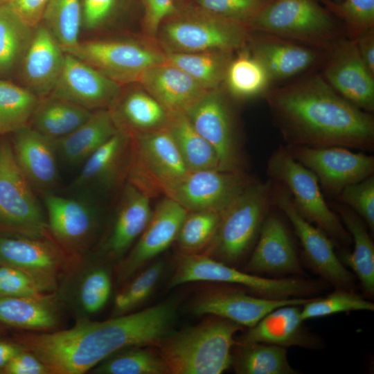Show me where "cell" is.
I'll return each instance as SVG.
<instances>
[{"label": "cell", "instance_id": "14", "mask_svg": "<svg viewBox=\"0 0 374 374\" xmlns=\"http://www.w3.org/2000/svg\"><path fill=\"white\" fill-rule=\"evenodd\" d=\"M287 151L311 170L328 193L337 195L346 186L373 175L374 157L344 147L287 145Z\"/></svg>", "mask_w": 374, "mask_h": 374}, {"label": "cell", "instance_id": "24", "mask_svg": "<svg viewBox=\"0 0 374 374\" xmlns=\"http://www.w3.org/2000/svg\"><path fill=\"white\" fill-rule=\"evenodd\" d=\"M131 136L123 130L98 148L82 164L72 188L78 190H107L127 179Z\"/></svg>", "mask_w": 374, "mask_h": 374}, {"label": "cell", "instance_id": "17", "mask_svg": "<svg viewBox=\"0 0 374 374\" xmlns=\"http://www.w3.org/2000/svg\"><path fill=\"white\" fill-rule=\"evenodd\" d=\"M48 231L69 251H80L91 240L98 226L96 207L85 198L52 192L43 194Z\"/></svg>", "mask_w": 374, "mask_h": 374}, {"label": "cell", "instance_id": "19", "mask_svg": "<svg viewBox=\"0 0 374 374\" xmlns=\"http://www.w3.org/2000/svg\"><path fill=\"white\" fill-rule=\"evenodd\" d=\"M311 298L271 299L248 294L241 289L219 287L199 296L192 305V311L198 315L211 314L222 317L249 328L278 307L303 305Z\"/></svg>", "mask_w": 374, "mask_h": 374}, {"label": "cell", "instance_id": "49", "mask_svg": "<svg viewBox=\"0 0 374 374\" xmlns=\"http://www.w3.org/2000/svg\"><path fill=\"white\" fill-rule=\"evenodd\" d=\"M324 3L359 35L373 28L374 0H341L339 2L324 0Z\"/></svg>", "mask_w": 374, "mask_h": 374}, {"label": "cell", "instance_id": "43", "mask_svg": "<svg viewBox=\"0 0 374 374\" xmlns=\"http://www.w3.org/2000/svg\"><path fill=\"white\" fill-rule=\"evenodd\" d=\"M223 211H188L176 240L184 253H196L211 242Z\"/></svg>", "mask_w": 374, "mask_h": 374}, {"label": "cell", "instance_id": "60", "mask_svg": "<svg viewBox=\"0 0 374 374\" xmlns=\"http://www.w3.org/2000/svg\"><path fill=\"white\" fill-rule=\"evenodd\" d=\"M329 1H334V2H339V1H341V0H329Z\"/></svg>", "mask_w": 374, "mask_h": 374}, {"label": "cell", "instance_id": "11", "mask_svg": "<svg viewBox=\"0 0 374 374\" xmlns=\"http://www.w3.org/2000/svg\"><path fill=\"white\" fill-rule=\"evenodd\" d=\"M278 184L280 188L274 186L272 201L291 223L301 242L306 262L336 289L353 291L355 276L337 256L332 240L299 213L287 190Z\"/></svg>", "mask_w": 374, "mask_h": 374}, {"label": "cell", "instance_id": "8", "mask_svg": "<svg viewBox=\"0 0 374 374\" xmlns=\"http://www.w3.org/2000/svg\"><path fill=\"white\" fill-rule=\"evenodd\" d=\"M130 136L126 180L150 197L163 194L188 171L167 127Z\"/></svg>", "mask_w": 374, "mask_h": 374}, {"label": "cell", "instance_id": "13", "mask_svg": "<svg viewBox=\"0 0 374 374\" xmlns=\"http://www.w3.org/2000/svg\"><path fill=\"white\" fill-rule=\"evenodd\" d=\"M252 182L243 172L188 171L163 194L188 211H223Z\"/></svg>", "mask_w": 374, "mask_h": 374}, {"label": "cell", "instance_id": "7", "mask_svg": "<svg viewBox=\"0 0 374 374\" xmlns=\"http://www.w3.org/2000/svg\"><path fill=\"white\" fill-rule=\"evenodd\" d=\"M46 215L18 167L8 136H0V233L46 238Z\"/></svg>", "mask_w": 374, "mask_h": 374}, {"label": "cell", "instance_id": "26", "mask_svg": "<svg viewBox=\"0 0 374 374\" xmlns=\"http://www.w3.org/2000/svg\"><path fill=\"white\" fill-rule=\"evenodd\" d=\"M301 306L287 305L273 310L248 328L236 341L264 343L285 348H320L321 339L303 326L304 321L301 318Z\"/></svg>", "mask_w": 374, "mask_h": 374}, {"label": "cell", "instance_id": "10", "mask_svg": "<svg viewBox=\"0 0 374 374\" xmlns=\"http://www.w3.org/2000/svg\"><path fill=\"white\" fill-rule=\"evenodd\" d=\"M249 25L265 33L315 44L331 39L336 30L332 16L316 0H272Z\"/></svg>", "mask_w": 374, "mask_h": 374}, {"label": "cell", "instance_id": "33", "mask_svg": "<svg viewBox=\"0 0 374 374\" xmlns=\"http://www.w3.org/2000/svg\"><path fill=\"white\" fill-rule=\"evenodd\" d=\"M91 113L76 104L48 96L40 99L29 127L55 141L80 126Z\"/></svg>", "mask_w": 374, "mask_h": 374}, {"label": "cell", "instance_id": "9", "mask_svg": "<svg viewBox=\"0 0 374 374\" xmlns=\"http://www.w3.org/2000/svg\"><path fill=\"white\" fill-rule=\"evenodd\" d=\"M162 23L160 36L168 52H231L243 47L246 25L208 14L199 8Z\"/></svg>", "mask_w": 374, "mask_h": 374}, {"label": "cell", "instance_id": "16", "mask_svg": "<svg viewBox=\"0 0 374 374\" xmlns=\"http://www.w3.org/2000/svg\"><path fill=\"white\" fill-rule=\"evenodd\" d=\"M67 250L46 238L0 233V265L18 269L52 290L67 261Z\"/></svg>", "mask_w": 374, "mask_h": 374}, {"label": "cell", "instance_id": "20", "mask_svg": "<svg viewBox=\"0 0 374 374\" xmlns=\"http://www.w3.org/2000/svg\"><path fill=\"white\" fill-rule=\"evenodd\" d=\"M187 212L176 201L165 196L152 211L136 244L121 263L118 279L127 280L175 241Z\"/></svg>", "mask_w": 374, "mask_h": 374}, {"label": "cell", "instance_id": "51", "mask_svg": "<svg viewBox=\"0 0 374 374\" xmlns=\"http://www.w3.org/2000/svg\"><path fill=\"white\" fill-rule=\"evenodd\" d=\"M121 0H82V24L88 29L99 28L115 14Z\"/></svg>", "mask_w": 374, "mask_h": 374}, {"label": "cell", "instance_id": "41", "mask_svg": "<svg viewBox=\"0 0 374 374\" xmlns=\"http://www.w3.org/2000/svg\"><path fill=\"white\" fill-rule=\"evenodd\" d=\"M96 374H168L170 373L158 350L132 346L109 356L91 370Z\"/></svg>", "mask_w": 374, "mask_h": 374}, {"label": "cell", "instance_id": "32", "mask_svg": "<svg viewBox=\"0 0 374 374\" xmlns=\"http://www.w3.org/2000/svg\"><path fill=\"white\" fill-rule=\"evenodd\" d=\"M251 53L264 66L271 80L294 76L310 67L317 60L312 50L277 39L259 42Z\"/></svg>", "mask_w": 374, "mask_h": 374}, {"label": "cell", "instance_id": "30", "mask_svg": "<svg viewBox=\"0 0 374 374\" xmlns=\"http://www.w3.org/2000/svg\"><path fill=\"white\" fill-rule=\"evenodd\" d=\"M120 130L130 135L167 127L170 114L148 92L134 90L109 107Z\"/></svg>", "mask_w": 374, "mask_h": 374}, {"label": "cell", "instance_id": "44", "mask_svg": "<svg viewBox=\"0 0 374 374\" xmlns=\"http://www.w3.org/2000/svg\"><path fill=\"white\" fill-rule=\"evenodd\" d=\"M373 310V303L353 290L336 289L324 297H312L301 306V318L305 321L337 313Z\"/></svg>", "mask_w": 374, "mask_h": 374}, {"label": "cell", "instance_id": "53", "mask_svg": "<svg viewBox=\"0 0 374 374\" xmlns=\"http://www.w3.org/2000/svg\"><path fill=\"white\" fill-rule=\"evenodd\" d=\"M1 374H48V371L35 355L24 348L8 362Z\"/></svg>", "mask_w": 374, "mask_h": 374}, {"label": "cell", "instance_id": "58", "mask_svg": "<svg viewBox=\"0 0 374 374\" xmlns=\"http://www.w3.org/2000/svg\"><path fill=\"white\" fill-rule=\"evenodd\" d=\"M11 0H0V4L1 3H8V2H10Z\"/></svg>", "mask_w": 374, "mask_h": 374}, {"label": "cell", "instance_id": "1", "mask_svg": "<svg viewBox=\"0 0 374 374\" xmlns=\"http://www.w3.org/2000/svg\"><path fill=\"white\" fill-rule=\"evenodd\" d=\"M175 308L164 302L103 321L80 319L56 332H20L13 339L35 355L48 374H82L116 352L157 345L170 332Z\"/></svg>", "mask_w": 374, "mask_h": 374}, {"label": "cell", "instance_id": "59", "mask_svg": "<svg viewBox=\"0 0 374 374\" xmlns=\"http://www.w3.org/2000/svg\"><path fill=\"white\" fill-rule=\"evenodd\" d=\"M175 1L176 4H177V3H181V2L185 1L186 0H175Z\"/></svg>", "mask_w": 374, "mask_h": 374}, {"label": "cell", "instance_id": "34", "mask_svg": "<svg viewBox=\"0 0 374 374\" xmlns=\"http://www.w3.org/2000/svg\"><path fill=\"white\" fill-rule=\"evenodd\" d=\"M58 323L51 299L0 296V324L14 328L50 331Z\"/></svg>", "mask_w": 374, "mask_h": 374}, {"label": "cell", "instance_id": "38", "mask_svg": "<svg viewBox=\"0 0 374 374\" xmlns=\"http://www.w3.org/2000/svg\"><path fill=\"white\" fill-rule=\"evenodd\" d=\"M166 62L182 69L207 90L217 89L224 81L231 52L214 51L196 53L168 52Z\"/></svg>", "mask_w": 374, "mask_h": 374}, {"label": "cell", "instance_id": "36", "mask_svg": "<svg viewBox=\"0 0 374 374\" xmlns=\"http://www.w3.org/2000/svg\"><path fill=\"white\" fill-rule=\"evenodd\" d=\"M237 342V341H236ZM231 366L238 374H295L287 348L258 342L236 343Z\"/></svg>", "mask_w": 374, "mask_h": 374}, {"label": "cell", "instance_id": "15", "mask_svg": "<svg viewBox=\"0 0 374 374\" xmlns=\"http://www.w3.org/2000/svg\"><path fill=\"white\" fill-rule=\"evenodd\" d=\"M184 112L195 130L215 151L219 169L242 172L240 148L231 112L217 88L208 91Z\"/></svg>", "mask_w": 374, "mask_h": 374}, {"label": "cell", "instance_id": "35", "mask_svg": "<svg viewBox=\"0 0 374 374\" xmlns=\"http://www.w3.org/2000/svg\"><path fill=\"white\" fill-rule=\"evenodd\" d=\"M167 128L188 171L220 170L215 151L195 130L185 112L170 114Z\"/></svg>", "mask_w": 374, "mask_h": 374}, {"label": "cell", "instance_id": "56", "mask_svg": "<svg viewBox=\"0 0 374 374\" xmlns=\"http://www.w3.org/2000/svg\"><path fill=\"white\" fill-rule=\"evenodd\" d=\"M23 349L24 346L13 338L0 339V374L8 362Z\"/></svg>", "mask_w": 374, "mask_h": 374}, {"label": "cell", "instance_id": "6", "mask_svg": "<svg viewBox=\"0 0 374 374\" xmlns=\"http://www.w3.org/2000/svg\"><path fill=\"white\" fill-rule=\"evenodd\" d=\"M266 172L270 180L286 187L296 208L306 220L331 240L351 242L342 222L326 202L316 175L294 159L285 147L280 146L272 152Z\"/></svg>", "mask_w": 374, "mask_h": 374}, {"label": "cell", "instance_id": "28", "mask_svg": "<svg viewBox=\"0 0 374 374\" xmlns=\"http://www.w3.org/2000/svg\"><path fill=\"white\" fill-rule=\"evenodd\" d=\"M152 213L150 197L127 181L112 228L103 243V251L112 258L123 256L139 238Z\"/></svg>", "mask_w": 374, "mask_h": 374}, {"label": "cell", "instance_id": "40", "mask_svg": "<svg viewBox=\"0 0 374 374\" xmlns=\"http://www.w3.org/2000/svg\"><path fill=\"white\" fill-rule=\"evenodd\" d=\"M224 81L231 96L247 99L264 92L271 79L262 63L251 53L243 51L231 60Z\"/></svg>", "mask_w": 374, "mask_h": 374}, {"label": "cell", "instance_id": "18", "mask_svg": "<svg viewBox=\"0 0 374 374\" xmlns=\"http://www.w3.org/2000/svg\"><path fill=\"white\" fill-rule=\"evenodd\" d=\"M120 86L76 57L65 53L62 72L49 96L93 112L109 108L118 97Z\"/></svg>", "mask_w": 374, "mask_h": 374}, {"label": "cell", "instance_id": "45", "mask_svg": "<svg viewBox=\"0 0 374 374\" xmlns=\"http://www.w3.org/2000/svg\"><path fill=\"white\" fill-rule=\"evenodd\" d=\"M164 265L157 262L141 272L116 296L114 310L123 314L136 308L151 294L163 271Z\"/></svg>", "mask_w": 374, "mask_h": 374}, {"label": "cell", "instance_id": "48", "mask_svg": "<svg viewBox=\"0 0 374 374\" xmlns=\"http://www.w3.org/2000/svg\"><path fill=\"white\" fill-rule=\"evenodd\" d=\"M363 220L371 231H374V177L346 186L337 195Z\"/></svg>", "mask_w": 374, "mask_h": 374}, {"label": "cell", "instance_id": "31", "mask_svg": "<svg viewBox=\"0 0 374 374\" xmlns=\"http://www.w3.org/2000/svg\"><path fill=\"white\" fill-rule=\"evenodd\" d=\"M341 221L353 241L351 252H343L341 261L350 268L368 297L374 295V244L365 222L349 207L337 205Z\"/></svg>", "mask_w": 374, "mask_h": 374}, {"label": "cell", "instance_id": "29", "mask_svg": "<svg viewBox=\"0 0 374 374\" xmlns=\"http://www.w3.org/2000/svg\"><path fill=\"white\" fill-rule=\"evenodd\" d=\"M118 130L109 108L93 111L80 126L54 141L57 156L69 165H82Z\"/></svg>", "mask_w": 374, "mask_h": 374}, {"label": "cell", "instance_id": "50", "mask_svg": "<svg viewBox=\"0 0 374 374\" xmlns=\"http://www.w3.org/2000/svg\"><path fill=\"white\" fill-rule=\"evenodd\" d=\"M37 283L25 272L6 265H0V296L51 299Z\"/></svg>", "mask_w": 374, "mask_h": 374}, {"label": "cell", "instance_id": "37", "mask_svg": "<svg viewBox=\"0 0 374 374\" xmlns=\"http://www.w3.org/2000/svg\"><path fill=\"white\" fill-rule=\"evenodd\" d=\"M34 31L8 3L0 4V76L19 67Z\"/></svg>", "mask_w": 374, "mask_h": 374}, {"label": "cell", "instance_id": "23", "mask_svg": "<svg viewBox=\"0 0 374 374\" xmlns=\"http://www.w3.org/2000/svg\"><path fill=\"white\" fill-rule=\"evenodd\" d=\"M245 271L271 276L299 275L303 272L292 238L276 215H267Z\"/></svg>", "mask_w": 374, "mask_h": 374}, {"label": "cell", "instance_id": "2", "mask_svg": "<svg viewBox=\"0 0 374 374\" xmlns=\"http://www.w3.org/2000/svg\"><path fill=\"white\" fill-rule=\"evenodd\" d=\"M267 100L287 145L373 148V116L339 95L319 75L277 89Z\"/></svg>", "mask_w": 374, "mask_h": 374}, {"label": "cell", "instance_id": "52", "mask_svg": "<svg viewBox=\"0 0 374 374\" xmlns=\"http://www.w3.org/2000/svg\"><path fill=\"white\" fill-rule=\"evenodd\" d=\"M177 12L175 0H144V26L146 30L156 34L166 19Z\"/></svg>", "mask_w": 374, "mask_h": 374}, {"label": "cell", "instance_id": "55", "mask_svg": "<svg viewBox=\"0 0 374 374\" xmlns=\"http://www.w3.org/2000/svg\"><path fill=\"white\" fill-rule=\"evenodd\" d=\"M356 43L362 60L369 71L374 75V33L373 28L361 34Z\"/></svg>", "mask_w": 374, "mask_h": 374}, {"label": "cell", "instance_id": "39", "mask_svg": "<svg viewBox=\"0 0 374 374\" xmlns=\"http://www.w3.org/2000/svg\"><path fill=\"white\" fill-rule=\"evenodd\" d=\"M40 99L25 87L0 78V136L29 127Z\"/></svg>", "mask_w": 374, "mask_h": 374}, {"label": "cell", "instance_id": "57", "mask_svg": "<svg viewBox=\"0 0 374 374\" xmlns=\"http://www.w3.org/2000/svg\"><path fill=\"white\" fill-rule=\"evenodd\" d=\"M6 332V330L4 326L0 324V337L3 335Z\"/></svg>", "mask_w": 374, "mask_h": 374}, {"label": "cell", "instance_id": "54", "mask_svg": "<svg viewBox=\"0 0 374 374\" xmlns=\"http://www.w3.org/2000/svg\"><path fill=\"white\" fill-rule=\"evenodd\" d=\"M49 0H11L8 4L28 26L35 28L43 21Z\"/></svg>", "mask_w": 374, "mask_h": 374}, {"label": "cell", "instance_id": "47", "mask_svg": "<svg viewBox=\"0 0 374 374\" xmlns=\"http://www.w3.org/2000/svg\"><path fill=\"white\" fill-rule=\"evenodd\" d=\"M112 283L108 272L103 268H94L82 278L78 290V300L87 313H95L106 304L111 292Z\"/></svg>", "mask_w": 374, "mask_h": 374}, {"label": "cell", "instance_id": "46", "mask_svg": "<svg viewBox=\"0 0 374 374\" xmlns=\"http://www.w3.org/2000/svg\"><path fill=\"white\" fill-rule=\"evenodd\" d=\"M272 0H197V8L217 17L249 25Z\"/></svg>", "mask_w": 374, "mask_h": 374}, {"label": "cell", "instance_id": "12", "mask_svg": "<svg viewBox=\"0 0 374 374\" xmlns=\"http://www.w3.org/2000/svg\"><path fill=\"white\" fill-rule=\"evenodd\" d=\"M68 53L119 85L138 82L148 69L166 62L165 54L130 41L98 39L80 42Z\"/></svg>", "mask_w": 374, "mask_h": 374}, {"label": "cell", "instance_id": "5", "mask_svg": "<svg viewBox=\"0 0 374 374\" xmlns=\"http://www.w3.org/2000/svg\"><path fill=\"white\" fill-rule=\"evenodd\" d=\"M195 281L236 285L247 288L256 296L271 299L313 297L322 288L314 280L262 277L238 270L206 253H184L178 259L170 287Z\"/></svg>", "mask_w": 374, "mask_h": 374}, {"label": "cell", "instance_id": "27", "mask_svg": "<svg viewBox=\"0 0 374 374\" xmlns=\"http://www.w3.org/2000/svg\"><path fill=\"white\" fill-rule=\"evenodd\" d=\"M138 82L169 114L184 112L209 91L186 72L167 62L148 69Z\"/></svg>", "mask_w": 374, "mask_h": 374}, {"label": "cell", "instance_id": "4", "mask_svg": "<svg viewBox=\"0 0 374 374\" xmlns=\"http://www.w3.org/2000/svg\"><path fill=\"white\" fill-rule=\"evenodd\" d=\"M273 181H253L223 211L206 254L226 265L239 262L257 240L272 201Z\"/></svg>", "mask_w": 374, "mask_h": 374}, {"label": "cell", "instance_id": "21", "mask_svg": "<svg viewBox=\"0 0 374 374\" xmlns=\"http://www.w3.org/2000/svg\"><path fill=\"white\" fill-rule=\"evenodd\" d=\"M326 82L339 95L361 109H374V75L362 60L355 42L335 47L324 70Z\"/></svg>", "mask_w": 374, "mask_h": 374}, {"label": "cell", "instance_id": "3", "mask_svg": "<svg viewBox=\"0 0 374 374\" xmlns=\"http://www.w3.org/2000/svg\"><path fill=\"white\" fill-rule=\"evenodd\" d=\"M242 327L213 316L169 333L156 346L172 374H220L231 366L235 335Z\"/></svg>", "mask_w": 374, "mask_h": 374}, {"label": "cell", "instance_id": "42", "mask_svg": "<svg viewBox=\"0 0 374 374\" xmlns=\"http://www.w3.org/2000/svg\"><path fill=\"white\" fill-rule=\"evenodd\" d=\"M65 53L79 44L82 0H49L42 22Z\"/></svg>", "mask_w": 374, "mask_h": 374}, {"label": "cell", "instance_id": "25", "mask_svg": "<svg viewBox=\"0 0 374 374\" xmlns=\"http://www.w3.org/2000/svg\"><path fill=\"white\" fill-rule=\"evenodd\" d=\"M65 53L46 26L35 28L19 66L24 87L42 98L48 96L62 70Z\"/></svg>", "mask_w": 374, "mask_h": 374}, {"label": "cell", "instance_id": "22", "mask_svg": "<svg viewBox=\"0 0 374 374\" xmlns=\"http://www.w3.org/2000/svg\"><path fill=\"white\" fill-rule=\"evenodd\" d=\"M15 160L35 192H52L58 182L55 141L30 127L8 135Z\"/></svg>", "mask_w": 374, "mask_h": 374}]
</instances>
